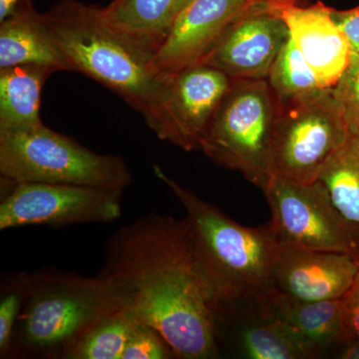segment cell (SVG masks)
<instances>
[{
	"label": "cell",
	"mask_w": 359,
	"mask_h": 359,
	"mask_svg": "<svg viewBox=\"0 0 359 359\" xmlns=\"http://www.w3.org/2000/svg\"><path fill=\"white\" fill-rule=\"evenodd\" d=\"M101 271L129 283L130 309L165 337L176 358H219L211 290L185 218L150 212L121 226L106 243Z\"/></svg>",
	"instance_id": "1"
},
{
	"label": "cell",
	"mask_w": 359,
	"mask_h": 359,
	"mask_svg": "<svg viewBox=\"0 0 359 359\" xmlns=\"http://www.w3.org/2000/svg\"><path fill=\"white\" fill-rule=\"evenodd\" d=\"M43 16L68 69L114 92L143 117L160 140L171 144L170 76L155 70L152 56L113 30L104 21L101 7L61 0Z\"/></svg>",
	"instance_id": "2"
},
{
	"label": "cell",
	"mask_w": 359,
	"mask_h": 359,
	"mask_svg": "<svg viewBox=\"0 0 359 359\" xmlns=\"http://www.w3.org/2000/svg\"><path fill=\"white\" fill-rule=\"evenodd\" d=\"M133 290L100 271L82 276L60 271L32 275L29 297L14 328L11 354L65 359L99 320L131 306Z\"/></svg>",
	"instance_id": "3"
},
{
	"label": "cell",
	"mask_w": 359,
	"mask_h": 359,
	"mask_svg": "<svg viewBox=\"0 0 359 359\" xmlns=\"http://www.w3.org/2000/svg\"><path fill=\"white\" fill-rule=\"evenodd\" d=\"M155 176L185 210L194 249L215 302L229 297L273 292L271 276L280 245L271 224L243 226L216 205L153 165Z\"/></svg>",
	"instance_id": "4"
},
{
	"label": "cell",
	"mask_w": 359,
	"mask_h": 359,
	"mask_svg": "<svg viewBox=\"0 0 359 359\" xmlns=\"http://www.w3.org/2000/svg\"><path fill=\"white\" fill-rule=\"evenodd\" d=\"M0 175L18 183L69 184L124 191L133 181L119 156L98 154L42 124L0 133Z\"/></svg>",
	"instance_id": "5"
},
{
	"label": "cell",
	"mask_w": 359,
	"mask_h": 359,
	"mask_svg": "<svg viewBox=\"0 0 359 359\" xmlns=\"http://www.w3.org/2000/svg\"><path fill=\"white\" fill-rule=\"evenodd\" d=\"M278 111L266 79L233 80L201 139L199 150L263 190L273 175Z\"/></svg>",
	"instance_id": "6"
},
{
	"label": "cell",
	"mask_w": 359,
	"mask_h": 359,
	"mask_svg": "<svg viewBox=\"0 0 359 359\" xmlns=\"http://www.w3.org/2000/svg\"><path fill=\"white\" fill-rule=\"evenodd\" d=\"M263 192L271 208L269 224L280 245L359 259V224L339 212L320 180L304 184L273 175Z\"/></svg>",
	"instance_id": "7"
},
{
	"label": "cell",
	"mask_w": 359,
	"mask_h": 359,
	"mask_svg": "<svg viewBox=\"0 0 359 359\" xmlns=\"http://www.w3.org/2000/svg\"><path fill=\"white\" fill-rule=\"evenodd\" d=\"M278 109L273 175L299 183L318 181L325 163L344 145L351 132L332 87Z\"/></svg>",
	"instance_id": "8"
},
{
	"label": "cell",
	"mask_w": 359,
	"mask_h": 359,
	"mask_svg": "<svg viewBox=\"0 0 359 359\" xmlns=\"http://www.w3.org/2000/svg\"><path fill=\"white\" fill-rule=\"evenodd\" d=\"M0 230L114 223L124 191L69 184L18 183L1 178Z\"/></svg>",
	"instance_id": "9"
},
{
	"label": "cell",
	"mask_w": 359,
	"mask_h": 359,
	"mask_svg": "<svg viewBox=\"0 0 359 359\" xmlns=\"http://www.w3.org/2000/svg\"><path fill=\"white\" fill-rule=\"evenodd\" d=\"M212 316L219 358L306 359L276 311L273 292L221 299Z\"/></svg>",
	"instance_id": "10"
},
{
	"label": "cell",
	"mask_w": 359,
	"mask_h": 359,
	"mask_svg": "<svg viewBox=\"0 0 359 359\" xmlns=\"http://www.w3.org/2000/svg\"><path fill=\"white\" fill-rule=\"evenodd\" d=\"M290 32L275 7L252 2L226 29L202 65L233 80L266 79Z\"/></svg>",
	"instance_id": "11"
},
{
	"label": "cell",
	"mask_w": 359,
	"mask_h": 359,
	"mask_svg": "<svg viewBox=\"0 0 359 359\" xmlns=\"http://www.w3.org/2000/svg\"><path fill=\"white\" fill-rule=\"evenodd\" d=\"M252 0H193L176 16L152 59L163 76L202 65Z\"/></svg>",
	"instance_id": "12"
},
{
	"label": "cell",
	"mask_w": 359,
	"mask_h": 359,
	"mask_svg": "<svg viewBox=\"0 0 359 359\" xmlns=\"http://www.w3.org/2000/svg\"><path fill=\"white\" fill-rule=\"evenodd\" d=\"M358 269L359 259L351 255L280 245L271 287L290 301L340 299L351 289Z\"/></svg>",
	"instance_id": "13"
},
{
	"label": "cell",
	"mask_w": 359,
	"mask_h": 359,
	"mask_svg": "<svg viewBox=\"0 0 359 359\" xmlns=\"http://www.w3.org/2000/svg\"><path fill=\"white\" fill-rule=\"evenodd\" d=\"M233 81L207 65L191 66L170 76L167 109L171 144L185 151L199 150L201 139Z\"/></svg>",
	"instance_id": "14"
},
{
	"label": "cell",
	"mask_w": 359,
	"mask_h": 359,
	"mask_svg": "<svg viewBox=\"0 0 359 359\" xmlns=\"http://www.w3.org/2000/svg\"><path fill=\"white\" fill-rule=\"evenodd\" d=\"M289 27L290 37L325 87L334 86L351 57V46L332 20L330 7L316 4L273 6Z\"/></svg>",
	"instance_id": "15"
},
{
	"label": "cell",
	"mask_w": 359,
	"mask_h": 359,
	"mask_svg": "<svg viewBox=\"0 0 359 359\" xmlns=\"http://www.w3.org/2000/svg\"><path fill=\"white\" fill-rule=\"evenodd\" d=\"M36 65L69 71L50 28L33 6L20 0L13 13L0 21V68Z\"/></svg>",
	"instance_id": "16"
},
{
	"label": "cell",
	"mask_w": 359,
	"mask_h": 359,
	"mask_svg": "<svg viewBox=\"0 0 359 359\" xmlns=\"http://www.w3.org/2000/svg\"><path fill=\"white\" fill-rule=\"evenodd\" d=\"M276 311L294 335L306 359L337 358L346 346L341 299L301 302L273 292Z\"/></svg>",
	"instance_id": "17"
},
{
	"label": "cell",
	"mask_w": 359,
	"mask_h": 359,
	"mask_svg": "<svg viewBox=\"0 0 359 359\" xmlns=\"http://www.w3.org/2000/svg\"><path fill=\"white\" fill-rule=\"evenodd\" d=\"M175 0H113L101 7L104 21L154 57L175 18Z\"/></svg>",
	"instance_id": "18"
},
{
	"label": "cell",
	"mask_w": 359,
	"mask_h": 359,
	"mask_svg": "<svg viewBox=\"0 0 359 359\" xmlns=\"http://www.w3.org/2000/svg\"><path fill=\"white\" fill-rule=\"evenodd\" d=\"M48 66L26 65L0 68V133L42 124L40 97Z\"/></svg>",
	"instance_id": "19"
},
{
	"label": "cell",
	"mask_w": 359,
	"mask_h": 359,
	"mask_svg": "<svg viewBox=\"0 0 359 359\" xmlns=\"http://www.w3.org/2000/svg\"><path fill=\"white\" fill-rule=\"evenodd\" d=\"M318 180L339 212L359 224V128L351 129L344 145L325 163Z\"/></svg>",
	"instance_id": "20"
},
{
	"label": "cell",
	"mask_w": 359,
	"mask_h": 359,
	"mask_svg": "<svg viewBox=\"0 0 359 359\" xmlns=\"http://www.w3.org/2000/svg\"><path fill=\"white\" fill-rule=\"evenodd\" d=\"M266 81L278 107L306 100L327 88L320 83L290 35L276 56Z\"/></svg>",
	"instance_id": "21"
},
{
	"label": "cell",
	"mask_w": 359,
	"mask_h": 359,
	"mask_svg": "<svg viewBox=\"0 0 359 359\" xmlns=\"http://www.w3.org/2000/svg\"><path fill=\"white\" fill-rule=\"evenodd\" d=\"M139 323L130 306L116 311L89 328L65 359H122L130 334Z\"/></svg>",
	"instance_id": "22"
},
{
	"label": "cell",
	"mask_w": 359,
	"mask_h": 359,
	"mask_svg": "<svg viewBox=\"0 0 359 359\" xmlns=\"http://www.w3.org/2000/svg\"><path fill=\"white\" fill-rule=\"evenodd\" d=\"M32 275L18 273L8 276L0 292V358L11 355L14 328L29 297Z\"/></svg>",
	"instance_id": "23"
},
{
	"label": "cell",
	"mask_w": 359,
	"mask_h": 359,
	"mask_svg": "<svg viewBox=\"0 0 359 359\" xmlns=\"http://www.w3.org/2000/svg\"><path fill=\"white\" fill-rule=\"evenodd\" d=\"M332 89L349 128L358 129L359 52L351 50L346 69Z\"/></svg>",
	"instance_id": "24"
},
{
	"label": "cell",
	"mask_w": 359,
	"mask_h": 359,
	"mask_svg": "<svg viewBox=\"0 0 359 359\" xmlns=\"http://www.w3.org/2000/svg\"><path fill=\"white\" fill-rule=\"evenodd\" d=\"M176 358L165 337L147 323H139L130 334L122 359Z\"/></svg>",
	"instance_id": "25"
},
{
	"label": "cell",
	"mask_w": 359,
	"mask_h": 359,
	"mask_svg": "<svg viewBox=\"0 0 359 359\" xmlns=\"http://www.w3.org/2000/svg\"><path fill=\"white\" fill-rule=\"evenodd\" d=\"M341 320L346 344L359 341V269L351 289L341 297Z\"/></svg>",
	"instance_id": "26"
},
{
	"label": "cell",
	"mask_w": 359,
	"mask_h": 359,
	"mask_svg": "<svg viewBox=\"0 0 359 359\" xmlns=\"http://www.w3.org/2000/svg\"><path fill=\"white\" fill-rule=\"evenodd\" d=\"M332 20L344 33L353 50L359 52V6L349 11L330 8Z\"/></svg>",
	"instance_id": "27"
},
{
	"label": "cell",
	"mask_w": 359,
	"mask_h": 359,
	"mask_svg": "<svg viewBox=\"0 0 359 359\" xmlns=\"http://www.w3.org/2000/svg\"><path fill=\"white\" fill-rule=\"evenodd\" d=\"M337 358L359 359V341L351 342L344 346Z\"/></svg>",
	"instance_id": "28"
},
{
	"label": "cell",
	"mask_w": 359,
	"mask_h": 359,
	"mask_svg": "<svg viewBox=\"0 0 359 359\" xmlns=\"http://www.w3.org/2000/svg\"><path fill=\"white\" fill-rule=\"evenodd\" d=\"M20 1V0H0V21L13 13Z\"/></svg>",
	"instance_id": "29"
},
{
	"label": "cell",
	"mask_w": 359,
	"mask_h": 359,
	"mask_svg": "<svg viewBox=\"0 0 359 359\" xmlns=\"http://www.w3.org/2000/svg\"><path fill=\"white\" fill-rule=\"evenodd\" d=\"M254 2H264L271 6H282L287 4H299V0H252Z\"/></svg>",
	"instance_id": "30"
},
{
	"label": "cell",
	"mask_w": 359,
	"mask_h": 359,
	"mask_svg": "<svg viewBox=\"0 0 359 359\" xmlns=\"http://www.w3.org/2000/svg\"><path fill=\"white\" fill-rule=\"evenodd\" d=\"M193 0H175L174 13L175 16L177 15L182 11L189 4H191Z\"/></svg>",
	"instance_id": "31"
}]
</instances>
